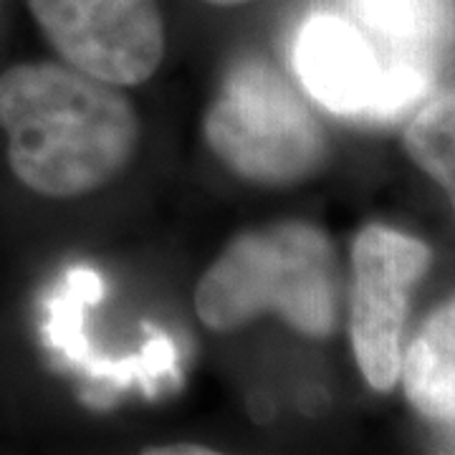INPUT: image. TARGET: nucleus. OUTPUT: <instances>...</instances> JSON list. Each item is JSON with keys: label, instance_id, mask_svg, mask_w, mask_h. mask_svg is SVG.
I'll use <instances>...</instances> for the list:
<instances>
[{"label": "nucleus", "instance_id": "nucleus-1", "mask_svg": "<svg viewBox=\"0 0 455 455\" xmlns=\"http://www.w3.org/2000/svg\"><path fill=\"white\" fill-rule=\"evenodd\" d=\"M0 130L18 182L53 200L109 185L140 145V116L130 99L53 61H26L0 74Z\"/></svg>", "mask_w": 455, "mask_h": 455}, {"label": "nucleus", "instance_id": "nucleus-2", "mask_svg": "<svg viewBox=\"0 0 455 455\" xmlns=\"http://www.w3.org/2000/svg\"><path fill=\"white\" fill-rule=\"evenodd\" d=\"M278 314L293 331L326 339L339 316V268L324 230L304 220L245 230L200 276L197 319L215 334Z\"/></svg>", "mask_w": 455, "mask_h": 455}, {"label": "nucleus", "instance_id": "nucleus-3", "mask_svg": "<svg viewBox=\"0 0 455 455\" xmlns=\"http://www.w3.org/2000/svg\"><path fill=\"white\" fill-rule=\"evenodd\" d=\"M203 137L223 167L260 188L301 185L319 175L329 157L319 116L260 59L228 71L205 112Z\"/></svg>", "mask_w": 455, "mask_h": 455}, {"label": "nucleus", "instance_id": "nucleus-4", "mask_svg": "<svg viewBox=\"0 0 455 455\" xmlns=\"http://www.w3.org/2000/svg\"><path fill=\"white\" fill-rule=\"evenodd\" d=\"M433 263L430 248L400 230L370 223L352 243L349 334L364 382L390 392L403 367V329L415 283Z\"/></svg>", "mask_w": 455, "mask_h": 455}, {"label": "nucleus", "instance_id": "nucleus-5", "mask_svg": "<svg viewBox=\"0 0 455 455\" xmlns=\"http://www.w3.org/2000/svg\"><path fill=\"white\" fill-rule=\"evenodd\" d=\"M33 20L66 64L112 86H137L164 59L157 0H28Z\"/></svg>", "mask_w": 455, "mask_h": 455}, {"label": "nucleus", "instance_id": "nucleus-6", "mask_svg": "<svg viewBox=\"0 0 455 455\" xmlns=\"http://www.w3.org/2000/svg\"><path fill=\"white\" fill-rule=\"evenodd\" d=\"M293 68L304 89L329 112L370 114L382 66L370 41L339 16H311L293 41Z\"/></svg>", "mask_w": 455, "mask_h": 455}, {"label": "nucleus", "instance_id": "nucleus-7", "mask_svg": "<svg viewBox=\"0 0 455 455\" xmlns=\"http://www.w3.org/2000/svg\"><path fill=\"white\" fill-rule=\"evenodd\" d=\"M400 379L425 420L455 425V296L420 326L403 357Z\"/></svg>", "mask_w": 455, "mask_h": 455}, {"label": "nucleus", "instance_id": "nucleus-8", "mask_svg": "<svg viewBox=\"0 0 455 455\" xmlns=\"http://www.w3.org/2000/svg\"><path fill=\"white\" fill-rule=\"evenodd\" d=\"M410 160L448 193L455 212V92L427 101L405 130Z\"/></svg>", "mask_w": 455, "mask_h": 455}, {"label": "nucleus", "instance_id": "nucleus-9", "mask_svg": "<svg viewBox=\"0 0 455 455\" xmlns=\"http://www.w3.org/2000/svg\"><path fill=\"white\" fill-rule=\"evenodd\" d=\"M359 16L379 33L415 41L438 28L440 0H355Z\"/></svg>", "mask_w": 455, "mask_h": 455}, {"label": "nucleus", "instance_id": "nucleus-10", "mask_svg": "<svg viewBox=\"0 0 455 455\" xmlns=\"http://www.w3.org/2000/svg\"><path fill=\"white\" fill-rule=\"evenodd\" d=\"M425 86H427V79H425V74L418 66L397 64L385 68L367 116L387 119L392 114L403 112L407 104H412L415 99L423 94Z\"/></svg>", "mask_w": 455, "mask_h": 455}, {"label": "nucleus", "instance_id": "nucleus-11", "mask_svg": "<svg viewBox=\"0 0 455 455\" xmlns=\"http://www.w3.org/2000/svg\"><path fill=\"white\" fill-rule=\"evenodd\" d=\"M147 455H212L215 451L208 445H196V443H178V445H163V448H149Z\"/></svg>", "mask_w": 455, "mask_h": 455}, {"label": "nucleus", "instance_id": "nucleus-12", "mask_svg": "<svg viewBox=\"0 0 455 455\" xmlns=\"http://www.w3.org/2000/svg\"><path fill=\"white\" fill-rule=\"evenodd\" d=\"M211 5H220V8H233V5H243V3H251V0H205Z\"/></svg>", "mask_w": 455, "mask_h": 455}, {"label": "nucleus", "instance_id": "nucleus-13", "mask_svg": "<svg viewBox=\"0 0 455 455\" xmlns=\"http://www.w3.org/2000/svg\"><path fill=\"white\" fill-rule=\"evenodd\" d=\"M0 3H3V0H0Z\"/></svg>", "mask_w": 455, "mask_h": 455}]
</instances>
